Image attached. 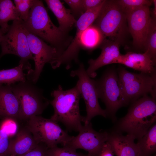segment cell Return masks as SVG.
Here are the masks:
<instances>
[{
	"label": "cell",
	"instance_id": "2",
	"mask_svg": "<svg viewBox=\"0 0 156 156\" xmlns=\"http://www.w3.org/2000/svg\"><path fill=\"white\" fill-rule=\"evenodd\" d=\"M155 99L144 95L133 102L127 114L117 123L115 131L126 133L139 140L156 120Z\"/></svg>",
	"mask_w": 156,
	"mask_h": 156
},
{
	"label": "cell",
	"instance_id": "20",
	"mask_svg": "<svg viewBox=\"0 0 156 156\" xmlns=\"http://www.w3.org/2000/svg\"><path fill=\"white\" fill-rule=\"evenodd\" d=\"M104 39L100 30L92 24L81 32L79 36L80 48L92 51L99 47Z\"/></svg>",
	"mask_w": 156,
	"mask_h": 156
},
{
	"label": "cell",
	"instance_id": "22",
	"mask_svg": "<svg viewBox=\"0 0 156 156\" xmlns=\"http://www.w3.org/2000/svg\"><path fill=\"white\" fill-rule=\"evenodd\" d=\"M142 156H151L156 150V125L152 126L137 143Z\"/></svg>",
	"mask_w": 156,
	"mask_h": 156
},
{
	"label": "cell",
	"instance_id": "16",
	"mask_svg": "<svg viewBox=\"0 0 156 156\" xmlns=\"http://www.w3.org/2000/svg\"><path fill=\"white\" fill-rule=\"evenodd\" d=\"M0 118L21 120L19 102L11 85H0Z\"/></svg>",
	"mask_w": 156,
	"mask_h": 156
},
{
	"label": "cell",
	"instance_id": "36",
	"mask_svg": "<svg viewBox=\"0 0 156 156\" xmlns=\"http://www.w3.org/2000/svg\"><path fill=\"white\" fill-rule=\"evenodd\" d=\"M8 156H15L11 155H9Z\"/></svg>",
	"mask_w": 156,
	"mask_h": 156
},
{
	"label": "cell",
	"instance_id": "5",
	"mask_svg": "<svg viewBox=\"0 0 156 156\" xmlns=\"http://www.w3.org/2000/svg\"><path fill=\"white\" fill-rule=\"evenodd\" d=\"M11 86L19 102L21 120L27 121L32 116H39L50 104V101L44 96L43 90L30 80Z\"/></svg>",
	"mask_w": 156,
	"mask_h": 156
},
{
	"label": "cell",
	"instance_id": "19",
	"mask_svg": "<svg viewBox=\"0 0 156 156\" xmlns=\"http://www.w3.org/2000/svg\"><path fill=\"white\" fill-rule=\"evenodd\" d=\"M44 1L56 17L59 29L63 32L68 34L75 26L77 21L70 10L66 8L60 0H45Z\"/></svg>",
	"mask_w": 156,
	"mask_h": 156
},
{
	"label": "cell",
	"instance_id": "26",
	"mask_svg": "<svg viewBox=\"0 0 156 156\" xmlns=\"http://www.w3.org/2000/svg\"><path fill=\"white\" fill-rule=\"evenodd\" d=\"M117 1L126 14L143 6L150 7L153 3L152 0H117Z\"/></svg>",
	"mask_w": 156,
	"mask_h": 156
},
{
	"label": "cell",
	"instance_id": "25",
	"mask_svg": "<svg viewBox=\"0 0 156 156\" xmlns=\"http://www.w3.org/2000/svg\"><path fill=\"white\" fill-rule=\"evenodd\" d=\"M144 51L147 52L156 62V20L152 17L145 43Z\"/></svg>",
	"mask_w": 156,
	"mask_h": 156
},
{
	"label": "cell",
	"instance_id": "14",
	"mask_svg": "<svg viewBox=\"0 0 156 156\" xmlns=\"http://www.w3.org/2000/svg\"><path fill=\"white\" fill-rule=\"evenodd\" d=\"M120 44L107 39H104L99 47L101 53L95 59L90 60L89 66L86 70L88 76L91 78L97 75L96 71L99 68L106 65L112 64L113 61L121 54L120 51Z\"/></svg>",
	"mask_w": 156,
	"mask_h": 156
},
{
	"label": "cell",
	"instance_id": "33",
	"mask_svg": "<svg viewBox=\"0 0 156 156\" xmlns=\"http://www.w3.org/2000/svg\"><path fill=\"white\" fill-rule=\"evenodd\" d=\"M114 154L111 145L107 141L103 145L99 156H113Z\"/></svg>",
	"mask_w": 156,
	"mask_h": 156
},
{
	"label": "cell",
	"instance_id": "29",
	"mask_svg": "<svg viewBox=\"0 0 156 156\" xmlns=\"http://www.w3.org/2000/svg\"><path fill=\"white\" fill-rule=\"evenodd\" d=\"M49 156H88L78 153L76 151L66 146L59 148L56 146L49 149Z\"/></svg>",
	"mask_w": 156,
	"mask_h": 156
},
{
	"label": "cell",
	"instance_id": "6",
	"mask_svg": "<svg viewBox=\"0 0 156 156\" xmlns=\"http://www.w3.org/2000/svg\"><path fill=\"white\" fill-rule=\"evenodd\" d=\"M0 44V58L7 54L16 55L20 58L19 64L23 65V70H27L28 72L33 70L29 60H33V56L29 49L22 20L13 21L8 32L3 35Z\"/></svg>",
	"mask_w": 156,
	"mask_h": 156
},
{
	"label": "cell",
	"instance_id": "24",
	"mask_svg": "<svg viewBox=\"0 0 156 156\" xmlns=\"http://www.w3.org/2000/svg\"><path fill=\"white\" fill-rule=\"evenodd\" d=\"M105 1L98 6L85 11L78 18L75 25L76 31L81 32L93 24L99 16Z\"/></svg>",
	"mask_w": 156,
	"mask_h": 156
},
{
	"label": "cell",
	"instance_id": "32",
	"mask_svg": "<svg viewBox=\"0 0 156 156\" xmlns=\"http://www.w3.org/2000/svg\"><path fill=\"white\" fill-rule=\"evenodd\" d=\"M85 12L100 5L104 0H83Z\"/></svg>",
	"mask_w": 156,
	"mask_h": 156
},
{
	"label": "cell",
	"instance_id": "9",
	"mask_svg": "<svg viewBox=\"0 0 156 156\" xmlns=\"http://www.w3.org/2000/svg\"><path fill=\"white\" fill-rule=\"evenodd\" d=\"M26 126L37 143H44L49 148L57 146L59 144L63 146H65L71 137L57 122L40 116L31 117L27 121Z\"/></svg>",
	"mask_w": 156,
	"mask_h": 156
},
{
	"label": "cell",
	"instance_id": "15",
	"mask_svg": "<svg viewBox=\"0 0 156 156\" xmlns=\"http://www.w3.org/2000/svg\"><path fill=\"white\" fill-rule=\"evenodd\" d=\"M114 63L123 64L141 73H155L156 62L146 51L143 53L130 51L125 54H121L113 61L112 64Z\"/></svg>",
	"mask_w": 156,
	"mask_h": 156
},
{
	"label": "cell",
	"instance_id": "18",
	"mask_svg": "<svg viewBox=\"0 0 156 156\" xmlns=\"http://www.w3.org/2000/svg\"><path fill=\"white\" fill-rule=\"evenodd\" d=\"M38 144L26 126L18 127L14 135L11 138L9 155H23L36 147Z\"/></svg>",
	"mask_w": 156,
	"mask_h": 156
},
{
	"label": "cell",
	"instance_id": "27",
	"mask_svg": "<svg viewBox=\"0 0 156 156\" xmlns=\"http://www.w3.org/2000/svg\"><path fill=\"white\" fill-rule=\"evenodd\" d=\"M3 120H0V156H8L11 136L3 127Z\"/></svg>",
	"mask_w": 156,
	"mask_h": 156
},
{
	"label": "cell",
	"instance_id": "10",
	"mask_svg": "<svg viewBox=\"0 0 156 156\" xmlns=\"http://www.w3.org/2000/svg\"><path fill=\"white\" fill-rule=\"evenodd\" d=\"M70 75L78 77L76 86L85 103L87 114L83 117L82 122L84 124H88L93 118L98 115L107 117L106 111L101 108L98 102L95 81L88 75L83 64L80 63L78 69L71 71Z\"/></svg>",
	"mask_w": 156,
	"mask_h": 156
},
{
	"label": "cell",
	"instance_id": "3",
	"mask_svg": "<svg viewBox=\"0 0 156 156\" xmlns=\"http://www.w3.org/2000/svg\"><path fill=\"white\" fill-rule=\"evenodd\" d=\"M53 99L50 101L54 109L50 119L62 123L70 131L79 132L83 116L80 114L79 101L81 94L77 86L67 90L59 85L51 93Z\"/></svg>",
	"mask_w": 156,
	"mask_h": 156
},
{
	"label": "cell",
	"instance_id": "12",
	"mask_svg": "<svg viewBox=\"0 0 156 156\" xmlns=\"http://www.w3.org/2000/svg\"><path fill=\"white\" fill-rule=\"evenodd\" d=\"M79 132L77 136H71L68 142L63 146L76 151L77 149H83L88 152V156H99L107 140L108 133L95 131L91 122L82 125Z\"/></svg>",
	"mask_w": 156,
	"mask_h": 156
},
{
	"label": "cell",
	"instance_id": "13",
	"mask_svg": "<svg viewBox=\"0 0 156 156\" xmlns=\"http://www.w3.org/2000/svg\"><path fill=\"white\" fill-rule=\"evenodd\" d=\"M126 14L128 29L133 38V46L137 50L144 51L152 18L149 7L143 6Z\"/></svg>",
	"mask_w": 156,
	"mask_h": 156
},
{
	"label": "cell",
	"instance_id": "31",
	"mask_svg": "<svg viewBox=\"0 0 156 156\" xmlns=\"http://www.w3.org/2000/svg\"><path fill=\"white\" fill-rule=\"evenodd\" d=\"M49 149L45 144L40 143L34 148L20 156H49Z\"/></svg>",
	"mask_w": 156,
	"mask_h": 156
},
{
	"label": "cell",
	"instance_id": "8",
	"mask_svg": "<svg viewBox=\"0 0 156 156\" xmlns=\"http://www.w3.org/2000/svg\"><path fill=\"white\" fill-rule=\"evenodd\" d=\"M95 81L99 98L105 105L107 116L115 119L117 111L127 105L118 74L115 69H109Z\"/></svg>",
	"mask_w": 156,
	"mask_h": 156
},
{
	"label": "cell",
	"instance_id": "1",
	"mask_svg": "<svg viewBox=\"0 0 156 156\" xmlns=\"http://www.w3.org/2000/svg\"><path fill=\"white\" fill-rule=\"evenodd\" d=\"M23 23L27 30L55 48L59 56L73 39L53 23L42 0H34L28 18Z\"/></svg>",
	"mask_w": 156,
	"mask_h": 156
},
{
	"label": "cell",
	"instance_id": "30",
	"mask_svg": "<svg viewBox=\"0 0 156 156\" xmlns=\"http://www.w3.org/2000/svg\"><path fill=\"white\" fill-rule=\"evenodd\" d=\"M69 6L71 13L77 20L85 12L83 0H64Z\"/></svg>",
	"mask_w": 156,
	"mask_h": 156
},
{
	"label": "cell",
	"instance_id": "23",
	"mask_svg": "<svg viewBox=\"0 0 156 156\" xmlns=\"http://www.w3.org/2000/svg\"><path fill=\"white\" fill-rule=\"evenodd\" d=\"M23 70V65L21 64L12 68L0 70V85H11L16 82L25 81L26 74Z\"/></svg>",
	"mask_w": 156,
	"mask_h": 156
},
{
	"label": "cell",
	"instance_id": "17",
	"mask_svg": "<svg viewBox=\"0 0 156 156\" xmlns=\"http://www.w3.org/2000/svg\"><path fill=\"white\" fill-rule=\"evenodd\" d=\"M135 138L127 134L114 131L108 133L107 141L111 145L114 154L116 156H142Z\"/></svg>",
	"mask_w": 156,
	"mask_h": 156
},
{
	"label": "cell",
	"instance_id": "11",
	"mask_svg": "<svg viewBox=\"0 0 156 156\" xmlns=\"http://www.w3.org/2000/svg\"><path fill=\"white\" fill-rule=\"evenodd\" d=\"M26 31L30 51L34 55L35 64L34 69L28 72L26 76L27 80L35 84L45 64L47 63L51 64L59 55L55 48L48 45L26 29Z\"/></svg>",
	"mask_w": 156,
	"mask_h": 156
},
{
	"label": "cell",
	"instance_id": "28",
	"mask_svg": "<svg viewBox=\"0 0 156 156\" xmlns=\"http://www.w3.org/2000/svg\"><path fill=\"white\" fill-rule=\"evenodd\" d=\"M34 0H14L15 6L19 15L20 19L25 21L28 18L29 11Z\"/></svg>",
	"mask_w": 156,
	"mask_h": 156
},
{
	"label": "cell",
	"instance_id": "4",
	"mask_svg": "<svg viewBox=\"0 0 156 156\" xmlns=\"http://www.w3.org/2000/svg\"><path fill=\"white\" fill-rule=\"evenodd\" d=\"M94 25L105 38L120 45L129 33L127 14L117 0H105Z\"/></svg>",
	"mask_w": 156,
	"mask_h": 156
},
{
	"label": "cell",
	"instance_id": "37",
	"mask_svg": "<svg viewBox=\"0 0 156 156\" xmlns=\"http://www.w3.org/2000/svg\"><path fill=\"white\" fill-rule=\"evenodd\" d=\"M1 119H1V118H0V120H1Z\"/></svg>",
	"mask_w": 156,
	"mask_h": 156
},
{
	"label": "cell",
	"instance_id": "7",
	"mask_svg": "<svg viewBox=\"0 0 156 156\" xmlns=\"http://www.w3.org/2000/svg\"><path fill=\"white\" fill-rule=\"evenodd\" d=\"M118 73L127 104L148 93L156 98L155 73H135L122 67L119 68Z\"/></svg>",
	"mask_w": 156,
	"mask_h": 156
},
{
	"label": "cell",
	"instance_id": "21",
	"mask_svg": "<svg viewBox=\"0 0 156 156\" xmlns=\"http://www.w3.org/2000/svg\"><path fill=\"white\" fill-rule=\"evenodd\" d=\"M20 19L19 13L12 0H0V28L4 34L9 30V21Z\"/></svg>",
	"mask_w": 156,
	"mask_h": 156
},
{
	"label": "cell",
	"instance_id": "34",
	"mask_svg": "<svg viewBox=\"0 0 156 156\" xmlns=\"http://www.w3.org/2000/svg\"><path fill=\"white\" fill-rule=\"evenodd\" d=\"M153 4L154 5V8L153 10L152 15V17L153 18L156 19V0H153Z\"/></svg>",
	"mask_w": 156,
	"mask_h": 156
},
{
	"label": "cell",
	"instance_id": "35",
	"mask_svg": "<svg viewBox=\"0 0 156 156\" xmlns=\"http://www.w3.org/2000/svg\"><path fill=\"white\" fill-rule=\"evenodd\" d=\"M4 35V34L2 32L0 28V43L2 40L3 37Z\"/></svg>",
	"mask_w": 156,
	"mask_h": 156
}]
</instances>
